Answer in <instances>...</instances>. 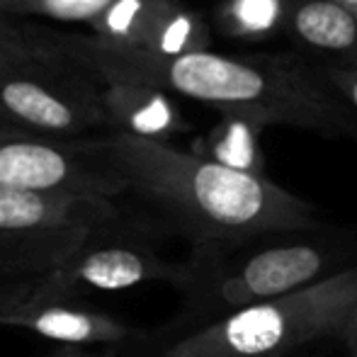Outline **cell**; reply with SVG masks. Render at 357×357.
Here are the masks:
<instances>
[{"label":"cell","instance_id":"1","mask_svg":"<svg viewBox=\"0 0 357 357\" xmlns=\"http://www.w3.org/2000/svg\"><path fill=\"white\" fill-rule=\"evenodd\" d=\"M44 42L95 83H134L209 105L221 114L263 127L309 129L357 139V114L301 54H214L153 56L98 37L54 34Z\"/></svg>","mask_w":357,"mask_h":357},{"label":"cell","instance_id":"2","mask_svg":"<svg viewBox=\"0 0 357 357\" xmlns=\"http://www.w3.org/2000/svg\"><path fill=\"white\" fill-rule=\"evenodd\" d=\"M90 142L119 173L127 192L158 209L190 241L195 268H209L253 241L319 226L314 204L268 175L234 170L202 153L122 132Z\"/></svg>","mask_w":357,"mask_h":357},{"label":"cell","instance_id":"3","mask_svg":"<svg viewBox=\"0 0 357 357\" xmlns=\"http://www.w3.org/2000/svg\"><path fill=\"white\" fill-rule=\"evenodd\" d=\"M357 301V268L263 304L231 311L175 338L160 357H289L338 333Z\"/></svg>","mask_w":357,"mask_h":357},{"label":"cell","instance_id":"4","mask_svg":"<svg viewBox=\"0 0 357 357\" xmlns=\"http://www.w3.org/2000/svg\"><path fill=\"white\" fill-rule=\"evenodd\" d=\"M299 236H273L250 253L241 258L229 255L209 268L192 265L195 280L185 291V321L204 319L207 324L231 311L294 294L345 270L331 245Z\"/></svg>","mask_w":357,"mask_h":357},{"label":"cell","instance_id":"5","mask_svg":"<svg viewBox=\"0 0 357 357\" xmlns=\"http://www.w3.org/2000/svg\"><path fill=\"white\" fill-rule=\"evenodd\" d=\"M102 127L109 129V122L98 83L47 42L42 52L0 71V134L78 142Z\"/></svg>","mask_w":357,"mask_h":357},{"label":"cell","instance_id":"6","mask_svg":"<svg viewBox=\"0 0 357 357\" xmlns=\"http://www.w3.org/2000/svg\"><path fill=\"white\" fill-rule=\"evenodd\" d=\"M124 219L93 229L78 250L39 280L34 294L73 299L78 291H122L149 282H165L188 291L192 263H173L151 241L124 231Z\"/></svg>","mask_w":357,"mask_h":357},{"label":"cell","instance_id":"7","mask_svg":"<svg viewBox=\"0 0 357 357\" xmlns=\"http://www.w3.org/2000/svg\"><path fill=\"white\" fill-rule=\"evenodd\" d=\"M0 188L105 199L127 192L124 180L90 139L59 142L24 134H0Z\"/></svg>","mask_w":357,"mask_h":357},{"label":"cell","instance_id":"8","mask_svg":"<svg viewBox=\"0 0 357 357\" xmlns=\"http://www.w3.org/2000/svg\"><path fill=\"white\" fill-rule=\"evenodd\" d=\"M0 326L32 331L49 340L68 345H98V343H124L134 338L137 331L124 321L105 314V311L85 309L68 299L34 294L22 304L0 314Z\"/></svg>","mask_w":357,"mask_h":357},{"label":"cell","instance_id":"9","mask_svg":"<svg viewBox=\"0 0 357 357\" xmlns=\"http://www.w3.org/2000/svg\"><path fill=\"white\" fill-rule=\"evenodd\" d=\"M122 219L114 199L37 195L0 188V234L100 229Z\"/></svg>","mask_w":357,"mask_h":357},{"label":"cell","instance_id":"10","mask_svg":"<svg viewBox=\"0 0 357 357\" xmlns=\"http://www.w3.org/2000/svg\"><path fill=\"white\" fill-rule=\"evenodd\" d=\"M284 34L316 66L357 71V15L338 0H289Z\"/></svg>","mask_w":357,"mask_h":357},{"label":"cell","instance_id":"11","mask_svg":"<svg viewBox=\"0 0 357 357\" xmlns=\"http://www.w3.org/2000/svg\"><path fill=\"white\" fill-rule=\"evenodd\" d=\"M98 90L109 132L170 144L175 134L190 129L188 119L180 114L178 105L170 100L168 93L119 80L98 83Z\"/></svg>","mask_w":357,"mask_h":357},{"label":"cell","instance_id":"12","mask_svg":"<svg viewBox=\"0 0 357 357\" xmlns=\"http://www.w3.org/2000/svg\"><path fill=\"white\" fill-rule=\"evenodd\" d=\"M93 229L0 234V282L42 278L66 263Z\"/></svg>","mask_w":357,"mask_h":357},{"label":"cell","instance_id":"13","mask_svg":"<svg viewBox=\"0 0 357 357\" xmlns=\"http://www.w3.org/2000/svg\"><path fill=\"white\" fill-rule=\"evenodd\" d=\"M178 0H114L93 24V37L119 49L146 52L163 17Z\"/></svg>","mask_w":357,"mask_h":357},{"label":"cell","instance_id":"14","mask_svg":"<svg viewBox=\"0 0 357 357\" xmlns=\"http://www.w3.org/2000/svg\"><path fill=\"white\" fill-rule=\"evenodd\" d=\"M263 124L238 114H221L207 137V158L243 173L265 175V155L260 146Z\"/></svg>","mask_w":357,"mask_h":357},{"label":"cell","instance_id":"15","mask_svg":"<svg viewBox=\"0 0 357 357\" xmlns=\"http://www.w3.org/2000/svg\"><path fill=\"white\" fill-rule=\"evenodd\" d=\"M289 0H221L216 24L226 37L263 42L284 32Z\"/></svg>","mask_w":357,"mask_h":357},{"label":"cell","instance_id":"16","mask_svg":"<svg viewBox=\"0 0 357 357\" xmlns=\"http://www.w3.org/2000/svg\"><path fill=\"white\" fill-rule=\"evenodd\" d=\"M114 0H0V17L37 15L63 22L93 24Z\"/></svg>","mask_w":357,"mask_h":357},{"label":"cell","instance_id":"17","mask_svg":"<svg viewBox=\"0 0 357 357\" xmlns=\"http://www.w3.org/2000/svg\"><path fill=\"white\" fill-rule=\"evenodd\" d=\"M324 80L348 102V107L357 114V71L355 68H335V66H319Z\"/></svg>","mask_w":357,"mask_h":357},{"label":"cell","instance_id":"18","mask_svg":"<svg viewBox=\"0 0 357 357\" xmlns=\"http://www.w3.org/2000/svg\"><path fill=\"white\" fill-rule=\"evenodd\" d=\"M44 278V275H42ZM42 278H27V280H10V282H0V314L13 306L22 304L24 299L32 296Z\"/></svg>","mask_w":357,"mask_h":357},{"label":"cell","instance_id":"19","mask_svg":"<svg viewBox=\"0 0 357 357\" xmlns=\"http://www.w3.org/2000/svg\"><path fill=\"white\" fill-rule=\"evenodd\" d=\"M335 338H340V343L345 345L348 357H357V301L348 309V314L343 316Z\"/></svg>","mask_w":357,"mask_h":357},{"label":"cell","instance_id":"20","mask_svg":"<svg viewBox=\"0 0 357 357\" xmlns=\"http://www.w3.org/2000/svg\"><path fill=\"white\" fill-rule=\"evenodd\" d=\"M56 357H85V355H56Z\"/></svg>","mask_w":357,"mask_h":357},{"label":"cell","instance_id":"21","mask_svg":"<svg viewBox=\"0 0 357 357\" xmlns=\"http://www.w3.org/2000/svg\"><path fill=\"white\" fill-rule=\"evenodd\" d=\"M3 20H5V17H0V22H3Z\"/></svg>","mask_w":357,"mask_h":357}]
</instances>
